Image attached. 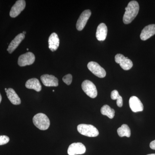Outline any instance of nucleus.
I'll return each mask as SVG.
<instances>
[{
    "mask_svg": "<svg viewBox=\"0 0 155 155\" xmlns=\"http://www.w3.org/2000/svg\"><path fill=\"white\" fill-rule=\"evenodd\" d=\"M125 12L123 17V21L125 24L130 23L136 17L139 11V5L137 1H132L128 3L125 8Z\"/></svg>",
    "mask_w": 155,
    "mask_h": 155,
    "instance_id": "f257e3e1",
    "label": "nucleus"
},
{
    "mask_svg": "<svg viewBox=\"0 0 155 155\" xmlns=\"http://www.w3.org/2000/svg\"><path fill=\"white\" fill-rule=\"evenodd\" d=\"M33 124L37 128L41 130H46L49 127V119L45 114L42 113L37 114L33 118Z\"/></svg>",
    "mask_w": 155,
    "mask_h": 155,
    "instance_id": "f03ea898",
    "label": "nucleus"
},
{
    "mask_svg": "<svg viewBox=\"0 0 155 155\" xmlns=\"http://www.w3.org/2000/svg\"><path fill=\"white\" fill-rule=\"evenodd\" d=\"M77 130L81 134L88 137H95L99 134L96 127L91 125L80 124L78 125Z\"/></svg>",
    "mask_w": 155,
    "mask_h": 155,
    "instance_id": "7ed1b4c3",
    "label": "nucleus"
},
{
    "mask_svg": "<svg viewBox=\"0 0 155 155\" xmlns=\"http://www.w3.org/2000/svg\"><path fill=\"white\" fill-rule=\"evenodd\" d=\"M81 87L84 92L92 98H94L97 95L96 87L90 81L84 80L81 84Z\"/></svg>",
    "mask_w": 155,
    "mask_h": 155,
    "instance_id": "20e7f679",
    "label": "nucleus"
},
{
    "mask_svg": "<svg viewBox=\"0 0 155 155\" xmlns=\"http://www.w3.org/2000/svg\"><path fill=\"white\" fill-rule=\"evenodd\" d=\"M89 70L97 77L103 78L106 75L105 70L96 62L91 61L87 64Z\"/></svg>",
    "mask_w": 155,
    "mask_h": 155,
    "instance_id": "39448f33",
    "label": "nucleus"
},
{
    "mask_svg": "<svg viewBox=\"0 0 155 155\" xmlns=\"http://www.w3.org/2000/svg\"><path fill=\"white\" fill-rule=\"evenodd\" d=\"M115 61L119 64L120 67L125 70H129L133 67L132 61L127 58L124 57L122 54H117L115 57Z\"/></svg>",
    "mask_w": 155,
    "mask_h": 155,
    "instance_id": "423d86ee",
    "label": "nucleus"
},
{
    "mask_svg": "<svg viewBox=\"0 0 155 155\" xmlns=\"http://www.w3.org/2000/svg\"><path fill=\"white\" fill-rule=\"evenodd\" d=\"M35 61V56L33 53L27 52L21 55L18 58V64L20 67L31 65Z\"/></svg>",
    "mask_w": 155,
    "mask_h": 155,
    "instance_id": "0eeeda50",
    "label": "nucleus"
},
{
    "mask_svg": "<svg viewBox=\"0 0 155 155\" xmlns=\"http://www.w3.org/2000/svg\"><path fill=\"white\" fill-rule=\"evenodd\" d=\"M86 152L85 146L81 143H74L69 145L68 149L69 155L83 154Z\"/></svg>",
    "mask_w": 155,
    "mask_h": 155,
    "instance_id": "6e6552de",
    "label": "nucleus"
},
{
    "mask_svg": "<svg viewBox=\"0 0 155 155\" xmlns=\"http://www.w3.org/2000/svg\"><path fill=\"white\" fill-rule=\"evenodd\" d=\"M91 14V12L90 10H87L84 11L80 17L78 19L76 27L78 31L83 30V28L86 25L87 22L89 19Z\"/></svg>",
    "mask_w": 155,
    "mask_h": 155,
    "instance_id": "1a4fd4ad",
    "label": "nucleus"
},
{
    "mask_svg": "<svg viewBox=\"0 0 155 155\" xmlns=\"http://www.w3.org/2000/svg\"><path fill=\"white\" fill-rule=\"evenodd\" d=\"M25 7V1L24 0H18L16 2L11 8L10 12V17L15 18L19 15Z\"/></svg>",
    "mask_w": 155,
    "mask_h": 155,
    "instance_id": "9d476101",
    "label": "nucleus"
},
{
    "mask_svg": "<svg viewBox=\"0 0 155 155\" xmlns=\"http://www.w3.org/2000/svg\"><path fill=\"white\" fill-rule=\"evenodd\" d=\"M129 104L130 109L134 113L143 111V104L137 97L136 96L130 97L129 99Z\"/></svg>",
    "mask_w": 155,
    "mask_h": 155,
    "instance_id": "9b49d317",
    "label": "nucleus"
},
{
    "mask_svg": "<svg viewBox=\"0 0 155 155\" xmlns=\"http://www.w3.org/2000/svg\"><path fill=\"white\" fill-rule=\"evenodd\" d=\"M41 79L44 85L47 87H57L58 86V78L54 75L45 74L42 75Z\"/></svg>",
    "mask_w": 155,
    "mask_h": 155,
    "instance_id": "f8f14e48",
    "label": "nucleus"
},
{
    "mask_svg": "<svg viewBox=\"0 0 155 155\" xmlns=\"http://www.w3.org/2000/svg\"><path fill=\"white\" fill-rule=\"evenodd\" d=\"M155 34V24H151L145 27L140 34V39L146 41Z\"/></svg>",
    "mask_w": 155,
    "mask_h": 155,
    "instance_id": "ddd939ff",
    "label": "nucleus"
},
{
    "mask_svg": "<svg viewBox=\"0 0 155 155\" xmlns=\"http://www.w3.org/2000/svg\"><path fill=\"white\" fill-rule=\"evenodd\" d=\"M25 35L23 34L20 33L15 37V38L11 41L9 45L7 51L9 54H12L13 52L18 47L20 43L25 38Z\"/></svg>",
    "mask_w": 155,
    "mask_h": 155,
    "instance_id": "4468645a",
    "label": "nucleus"
},
{
    "mask_svg": "<svg viewBox=\"0 0 155 155\" xmlns=\"http://www.w3.org/2000/svg\"><path fill=\"white\" fill-rule=\"evenodd\" d=\"M107 34V27L105 23H101L97 28L96 36L97 39L100 41H103L106 39Z\"/></svg>",
    "mask_w": 155,
    "mask_h": 155,
    "instance_id": "2eb2a0df",
    "label": "nucleus"
},
{
    "mask_svg": "<svg viewBox=\"0 0 155 155\" xmlns=\"http://www.w3.org/2000/svg\"><path fill=\"white\" fill-rule=\"evenodd\" d=\"M60 44V40L57 34L53 33L51 35L48 39L49 48L52 51L58 49Z\"/></svg>",
    "mask_w": 155,
    "mask_h": 155,
    "instance_id": "dca6fc26",
    "label": "nucleus"
},
{
    "mask_svg": "<svg viewBox=\"0 0 155 155\" xmlns=\"http://www.w3.org/2000/svg\"><path fill=\"white\" fill-rule=\"evenodd\" d=\"M6 92L9 101L13 104L17 105L21 104V101L20 98L13 88L8 89Z\"/></svg>",
    "mask_w": 155,
    "mask_h": 155,
    "instance_id": "f3484780",
    "label": "nucleus"
},
{
    "mask_svg": "<svg viewBox=\"0 0 155 155\" xmlns=\"http://www.w3.org/2000/svg\"><path fill=\"white\" fill-rule=\"evenodd\" d=\"M26 88L33 89L35 91L40 92L41 90V85L38 79L32 78L28 79L25 83Z\"/></svg>",
    "mask_w": 155,
    "mask_h": 155,
    "instance_id": "a211bd4d",
    "label": "nucleus"
},
{
    "mask_svg": "<svg viewBox=\"0 0 155 155\" xmlns=\"http://www.w3.org/2000/svg\"><path fill=\"white\" fill-rule=\"evenodd\" d=\"M117 133L120 137L125 136L129 137L131 135L130 128L126 124H123L117 129Z\"/></svg>",
    "mask_w": 155,
    "mask_h": 155,
    "instance_id": "6ab92c4d",
    "label": "nucleus"
},
{
    "mask_svg": "<svg viewBox=\"0 0 155 155\" xmlns=\"http://www.w3.org/2000/svg\"><path fill=\"white\" fill-rule=\"evenodd\" d=\"M101 111L102 115L107 116L110 119H113L115 116V112L114 109H112L107 105L103 106L101 108Z\"/></svg>",
    "mask_w": 155,
    "mask_h": 155,
    "instance_id": "aec40b11",
    "label": "nucleus"
},
{
    "mask_svg": "<svg viewBox=\"0 0 155 155\" xmlns=\"http://www.w3.org/2000/svg\"><path fill=\"white\" fill-rule=\"evenodd\" d=\"M72 76L71 74H69L64 76L63 78V81L64 83H66L67 85H69L71 84L72 82Z\"/></svg>",
    "mask_w": 155,
    "mask_h": 155,
    "instance_id": "412c9836",
    "label": "nucleus"
},
{
    "mask_svg": "<svg viewBox=\"0 0 155 155\" xmlns=\"http://www.w3.org/2000/svg\"><path fill=\"white\" fill-rule=\"evenodd\" d=\"M10 141L8 137L5 135H0V145L7 144Z\"/></svg>",
    "mask_w": 155,
    "mask_h": 155,
    "instance_id": "4be33fe9",
    "label": "nucleus"
},
{
    "mask_svg": "<svg viewBox=\"0 0 155 155\" xmlns=\"http://www.w3.org/2000/svg\"><path fill=\"white\" fill-rule=\"evenodd\" d=\"M120 95L117 90H114L112 91L111 94V97L112 100H116Z\"/></svg>",
    "mask_w": 155,
    "mask_h": 155,
    "instance_id": "5701e85b",
    "label": "nucleus"
},
{
    "mask_svg": "<svg viewBox=\"0 0 155 155\" xmlns=\"http://www.w3.org/2000/svg\"><path fill=\"white\" fill-rule=\"evenodd\" d=\"M116 100H117L116 104H117V106L119 107H122L123 105V99H122V97L119 95Z\"/></svg>",
    "mask_w": 155,
    "mask_h": 155,
    "instance_id": "b1692460",
    "label": "nucleus"
},
{
    "mask_svg": "<svg viewBox=\"0 0 155 155\" xmlns=\"http://www.w3.org/2000/svg\"><path fill=\"white\" fill-rule=\"evenodd\" d=\"M150 147L152 149L155 150V140H153L150 143Z\"/></svg>",
    "mask_w": 155,
    "mask_h": 155,
    "instance_id": "393cba45",
    "label": "nucleus"
},
{
    "mask_svg": "<svg viewBox=\"0 0 155 155\" xmlns=\"http://www.w3.org/2000/svg\"><path fill=\"white\" fill-rule=\"evenodd\" d=\"M2 95H1V93H0V104H1V102H2Z\"/></svg>",
    "mask_w": 155,
    "mask_h": 155,
    "instance_id": "a878e982",
    "label": "nucleus"
},
{
    "mask_svg": "<svg viewBox=\"0 0 155 155\" xmlns=\"http://www.w3.org/2000/svg\"><path fill=\"white\" fill-rule=\"evenodd\" d=\"M22 34H24V35H25V34H26V31H23V32H22Z\"/></svg>",
    "mask_w": 155,
    "mask_h": 155,
    "instance_id": "bb28decb",
    "label": "nucleus"
},
{
    "mask_svg": "<svg viewBox=\"0 0 155 155\" xmlns=\"http://www.w3.org/2000/svg\"><path fill=\"white\" fill-rule=\"evenodd\" d=\"M147 155H155V153H154V154H148Z\"/></svg>",
    "mask_w": 155,
    "mask_h": 155,
    "instance_id": "cd10ccee",
    "label": "nucleus"
},
{
    "mask_svg": "<svg viewBox=\"0 0 155 155\" xmlns=\"http://www.w3.org/2000/svg\"><path fill=\"white\" fill-rule=\"evenodd\" d=\"M7 90H8V89H7L6 88H5V91H7Z\"/></svg>",
    "mask_w": 155,
    "mask_h": 155,
    "instance_id": "c85d7f7f",
    "label": "nucleus"
},
{
    "mask_svg": "<svg viewBox=\"0 0 155 155\" xmlns=\"http://www.w3.org/2000/svg\"><path fill=\"white\" fill-rule=\"evenodd\" d=\"M27 51H28V48H27Z\"/></svg>",
    "mask_w": 155,
    "mask_h": 155,
    "instance_id": "c756f323",
    "label": "nucleus"
}]
</instances>
